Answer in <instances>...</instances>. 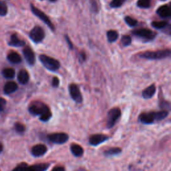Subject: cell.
I'll list each match as a JSON object with an SVG mask.
<instances>
[{"instance_id":"1","label":"cell","mask_w":171,"mask_h":171,"mask_svg":"<svg viewBox=\"0 0 171 171\" xmlns=\"http://www.w3.org/2000/svg\"><path fill=\"white\" fill-rule=\"evenodd\" d=\"M28 110L32 115L35 116H38L40 117V120L43 122H48L52 117V113L49 106L39 101H35L31 104Z\"/></svg>"},{"instance_id":"2","label":"cell","mask_w":171,"mask_h":171,"mask_svg":"<svg viewBox=\"0 0 171 171\" xmlns=\"http://www.w3.org/2000/svg\"><path fill=\"white\" fill-rule=\"evenodd\" d=\"M169 115L167 110L148 112L141 113L138 116V121L143 124H152L163 120Z\"/></svg>"},{"instance_id":"3","label":"cell","mask_w":171,"mask_h":171,"mask_svg":"<svg viewBox=\"0 0 171 171\" xmlns=\"http://www.w3.org/2000/svg\"><path fill=\"white\" fill-rule=\"evenodd\" d=\"M50 167V163H39L29 165L25 163H22L18 164L12 171H46Z\"/></svg>"},{"instance_id":"4","label":"cell","mask_w":171,"mask_h":171,"mask_svg":"<svg viewBox=\"0 0 171 171\" xmlns=\"http://www.w3.org/2000/svg\"><path fill=\"white\" fill-rule=\"evenodd\" d=\"M170 56L169 49L159 50L157 51H147L140 55V57L147 60H162L168 58Z\"/></svg>"},{"instance_id":"5","label":"cell","mask_w":171,"mask_h":171,"mask_svg":"<svg viewBox=\"0 0 171 171\" xmlns=\"http://www.w3.org/2000/svg\"><path fill=\"white\" fill-rule=\"evenodd\" d=\"M40 60L46 69L51 72H56L60 67V61L46 55H40Z\"/></svg>"},{"instance_id":"6","label":"cell","mask_w":171,"mask_h":171,"mask_svg":"<svg viewBox=\"0 0 171 171\" xmlns=\"http://www.w3.org/2000/svg\"><path fill=\"white\" fill-rule=\"evenodd\" d=\"M121 116V110L119 108H113L108 111L106 117V127L111 129L116 125Z\"/></svg>"},{"instance_id":"7","label":"cell","mask_w":171,"mask_h":171,"mask_svg":"<svg viewBox=\"0 0 171 171\" xmlns=\"http://www.w3.org/2000/svg\"><path fill=\"white\" fill-rule=\"evenodd\" d=\"M48 141L53 144H63L69 140V135L65 132H54L48 134Z\"/></svg>"},{"instance_id":"8","label":"cell","mask_w":171,"mask_h":171,"mask_svg":"<svg viewBox=\"0 0 171 171\" xmlns=\"http://www.w3.org/2000/svg\"><path fill=\"white\" fill-rule=\"evenodd\" d=\"M31 9H32V12L34 13L35 15H36L38 18H39L42 22H44L51 29V30L55 31V28L54 26V24L51 23L50 21V18L46 15L45 13L43 12H41V10L38 9L37 8H35L34 5H31Z\"/></svg>"},{"instance_id":"9","label":"cell","mask_w":171,"mask_h":171,"mask_svg":"<svg viewBox=\"0 0 171 171\" xmlns=\"http://www.w3.org/2000/svg\"><path fill=\"white\" fill-rule=\"evenodd\" d=\"M132 34L146 40H152L156 37L157 34L149 29H138L132 32Z\"/></svg>"},{"instance_id":"10","label":"cell","mask_w":171,"mask_h":171,"mask_svg":"<svg viewBox=\"0 0 171 171\" xmlns=\"http://www.w3.org/2000/svg\"><path fill=\"white\" fill-rule=\"evenodd\" d=\"M45 32L44 29L40 26H35L29 33V38L34 42L40 43L44 39Z\"/></svg>"},{"instance_id":"11","label":"cell","mask_w":171,"mask_h":171,"mask_svg":"<svg viewBox=\"0 0 171 171\" xmlns=\"http://www.w3.org/2000/svg\"><path fill=\"white\" fill-rule=\"evenodd\" d=\"M110 137L104 134H92L88 140V142L91 145V146L96 147L100 145V144H102L105 142L106 141L109 140Z\"/></svg>"},{"instance_id":"12","label":"cell","mask_w":171,"mask_h":171,"mask_svg":"<svg viewBox=\"0 0 171 171\" xmlns=\"http://www.w3.org/2000/svg\"><path fill=\"white\" fill-rule=\"evenodd\" d=\"M69 92L71 98L76 103L80 104L83 101V98L78 86L76 84H72L69 86Z\"/></svg>"},{"instance_id":"13","label":"cell","mask_w":171,"mask_h":171,"mask_svg":"<svg viewBox=\"0 0 171 171\" xmlns=\"http://www.w3.org/2000/svg\"><path fill=\"white\" fill-rule=\"evenodd\" d=\"M48 152V147L43 144H35L31 149V154L34 157H43Z\"/></svg>"},{"instance_id":"14","label":"cell","mask_w":171,"mask_h":171,"mask_svg":"<svg viewBox=\"0 0 171 171\" xmlns=\"http://www.w3.org/2000/svg\"><path fill=\"white\" fill-rule=\"evenodd\" d=\"M23 54L28 64L31 66L34 65L35 61V57L33 50L29 47H25L23 50Z\"/></svg>"},{"instance_id":"15","label":"cell","mask_w":171,"mask_h":171,"mask_svg":"<svg viewBox=\"0 0 171 171\" xmlns=\"http://www.w3.org/2000/svg\"><path fill=\"white\" fill-rule=\"evenodd\" d=\"M70 151L75 157H81L84 154V148L80 145L76 143H72L70 145Z\"/></svg>"},{"instance_id":"16","label":"cell","mask_w":171,"mask_h":171,"mask_svg":"<svg viewBox=\"0 0 171 171\" xmlns=\"http://www.w3.org/2000/svg\"><path fill=\"white\" fill-rule=\"evenodd\" d=\"M157 13L159 16L162 18H169L171 14L170 8L168 6H167V5H164V6H162L158 8L157 11Z\"/></svg>"},{"instance_id":"17","label":"cell","mask_w":171,"mask_h":171,"mask_svg":"<svg viewBox=\"0 0 171 171\" xmlns=\"http://www.w3.org/2000/svg\"><path fill=\"white\" fill-rule=\"evenodd\" d=\"M156 90H157L156 86H155L154 84L150 86L142 91V97L144 98V99H150V98H151L154 95L155 92H156Z\"/></svg>"},{"instance_id":"18","label":"cell","mask_w":171,"mask_h":171,"mask_svg":"<svg viewBox=\"0 0 171 171\" xmlns=\"http://www.w3.org/2000/svg\"><path fill=\"white\" fill-rule=\"evenodd\" d=\"M18 84L14 82H8L4 86L3 91L6 94H10L18 90Z\"/></svg>"},{"instance_id":"19","label":"cell","mask_w":171,"mask_h":171,"mask_svg":"<svg viewBox=\"0 0 171 171\" xmlns=\"http://www.w3.org/2000/svg\"><path fill=\"white\" fill-rule=\"evenodd\" d=\"M9 44L11 46H15V47H22L25 45V42L24 40H20L17 35L13 34L10 38Z\"/></svg>"},{"instance_id":"20","label":"cell","mask_w":171,"mask_h":171,"mask_svg":"<svg viewBox=\"0 0 171 171\" xmlns=\"http://www.w3.org/2000/svg\"><path fill=\"white\" fill-rule=\"evenodd\" d=\"M122 152V150L120 147H111L106 149V151L103 152L105 157H112L118 155Z\"/></svg>"},{"instance_id":"21","label":"cell","mask_w":171,"mask_h":171,"mask_svg":"<svg viewBox=\"0 0 171 171\" xmlns=\"http://www.w3.org/2000/svg\"><path fill=\"white\" fill-rule=\"evenodd\" d=\"M18 80L20 84H26L29 80L28 72L25 70H20L18 75Z\"/></svg>"},{"instance_id":"22","label":"cell","mask_w":171,"mask_h":171,"mask_svg":"<svg viewBox=\"0 0 171 171\" xmlns=\"http://www.w3.org/2000/svg\"><path fill=\"white\" fill-rule=\"evenodd\" d=\"M8 60L13 64H19L22 61L21 56L16 52H11L8 56Z\"/></svg>"},{"instance_id":"23","label":"cell","mask_w":171,"mask_h":171,"mask_svg":"<svg viewBox=\"0 0 171 171\" xmlns=\"http://www.w3.org/2000/svg\"><path fill=\"white\" fill-rule=\"evenodd\" d=\"M118 38V34L114 30H110L107 32V38L109 42H115Z\"/></svg>"},{"instance_id":"24","label":"cell","mask_w":171,"mask_h":171,"mask_svg":"<svg viewBox=\"0 0 171 171\" xmlns=\"http://www.w3.org/2000/svg\"><path fill=\"white\" fill-rule=\"evenodd\" d=\"M2 74L6 78L12 79L15 76V70L12 68H5L2 72Z\"/></svg>"},{"instance_id":"25","label":"cell","mask_w":171,"mask_h":171,"mask_svg":"<svg viewBox=\"0 0 171 171\" xmlns=\"http://www.w3.org/2000/svg\"><path fill=\"white\" fill-rule=\"evenodd\" d=\"M14 128H15V131H16V132L20 134H24L25 132V131H26V127H25V126L22 123H20V122L15 123L14 125Z\"/></svg>"},{"instance_id":"26","label":"cell","mask_w":171,"mask_h":171,"mask_svg":"<svg viewBox=\"0 0 171 171\" xmlns=\"http://www.w3.org/2000/svg\"><path fill=\"white\" fill-rule=\"evenodd\" d=\"M151 6V0H138L137 6L141 8H149Z\"/></svg>"},{"instance_id":"27","label":"cell","mask_w":171,"mask_h":171,"mask_svg":"<svg viewBox=\"0 0 171 171\" xmlns=\"http://www.w3.org/2000/svg\"><path fill=\"white\" fill-rule=\"evenodd\" d=\"M167 25V22L165 21H161V22H153L152 23V26L156 29H163Z\"/></svg>"},{"instance_id":"28","label":"cell","mask_w":171,"mask_h":171,"mask_svg":"<svg viewBox=\"0 0 171 171\" xmlns=\"http://www.w3.org/2000/svg\"><path fill=\"white\" fill-rule=\"evenodd\" d=\"M126 0H112L110 3V6L112 8H120L125 2Z\"/></svg>"},{"instance_id":"29","label":"cell","mask_w":171,"mask_h":171,"mask_svg":"<svg viewBox=\"0 0 171 171\" xmlns=\"http://www.w3.org/2000/svg\"><path fill=\"white\" fill-rule=\"evenodd\" d=\"M132 42V38L130 35H123L121 38V43L124 46H128L131 45Z\"/></svg>"},{"instance_id":"30","label":"cell","mask_w":171,"mask_h":171,"mask_svg":"<svg viewBox=\"0 0 171 171\" xmlns=\"http://www.w3.org/2000/svg\"><path fill=\"white\" fill-rule=\"evenodd\" d=\"M8 13V6L6 3L0 1V15H6Z\"/></svg>"},{"instance_id":"31","label":"cell","mask_w":171,"mask_h":171,"mask_svg":"<svg viewBox=\"0 0 171 171\" xmlns=\"http://www.w3.org/2000/svg\"><path fill=\"white\" fill-rule=\"evenodd\" d=\"M124 19H125V22L126 23L129 25V26L131 27H134L135 26V25L137 24L138 22L136 20L134 19L133 18H132L130 16H126L125 17V18H124Z\"/></svg>"},{"instance_id":"32","label":"cell","mask_w":171,"mask_h":171,"mask_svg":"<svg viewBox=\"0 0 171 171\" xmlns=\"http://www.w3.org/2000/svg\"><path fill=\"white\" fill-rule=\"evenodd\" d=\"M6 106V100L3 98H0V112H2Z\"/></svg>"},{"instance_id":"33","label":"cell","mask_w":171,"mask_h":171,"mask_svg":"<svg viewBox=\"0 0 171 171\" xmlns=\"http://www.w3.org/2000/svg\"><path fill=\"white\" fill-rule=\"evenodd\" d=\"M90 4H91V8L92 10L94 12H97L98 11V6L96 0H90Z\"/></svg>"},{"instance_id":"34","label":"cell","mask_w":171,"mask_h":171,"mask_svg":"<svg viewBox=\"0 0 171 171\" xmlns=\"http://www.w3.org/2000/svg\"><path fill=\"white\" fill-rule=\"evenodd\" d=\"M51 83H52V86L54 87L58 88V86H59V84H60V80H59V79L57 77H54Z\"/></svg>"},{"instance_id":"35","label":"cell","mask_w":171,"mask_h":171,"mask_svg":"<svg viewBox=\"0 0 171 171\" xmlns=\"http://www.w3.org/2000/svg\"><path fill=\"white\" fill-rule=\"evenodd\" d=\"M51 171H66V168L62 166H56L51 169Z\"/></svg>"},{"instance_id":"36","label":"cell","mask_w":171,"mask_h":171,"mask_svg":"<svg viewBox=\"0 0 171 171\" xmlns=\"http://www.w3.org/2000/svg\"><path fill=\"white\" fill-rule=\"evenodd\" d=\"M65 38H66V41H67V42L68 43L69 47L70 48V49L73 48V45H72V42H71V41H70V38H68V35H66V37H65Z\"/></svg>"},{"instance_id":"37","label":"cell","mask_w":171,"mask_h":171,"mask_svg":"<svg viewBox=\"0 0 171 171\" xmlns=\"http://www.w3.org/2000/svg\"><path fill=\"white\" fill-rule=\"evenodd\" d=\"M86 54L84 53V52H82L80 53V61H84L86 60Z\"/></svg>"},{"instance_id":"38","label":"cell","mask_w":171,"mask_h":171,"mask_svg":"<svg viewBox=\"0 0 171 171\" xmlns=\"http://www.w3.org/2000/svg\"><path fill=\"white\" fill-rule=\"evenodd\" d=\"M3 145L2 144V142H0V153L3 151Z\"/></svg>"},{"instance_id":"39","label":"cell","mask_w":171,"mask_h":171,"mask_svg":"<svg viewBox=\"0 0 171 171\" xmlns=\"http://www.w3.org/2000/svg\"><path fill=\"white\" fill-rule=\"evenodd\" d=\"M50 2H56L57 0H50Z\"/></svg>"},{"instance_id":"40","label":"cell","mask_w":171,"mask_h":171,"mask_svg":"<svg viewBox=\"0 0 171 171\" xmlns=\"http://www.w3.org/2000/svg\"><path fill=\"white\" fill-rule=\"evenodd\" d=\"M161 1H166V0H161Z\"/></svg>"},{"instance_id":"41","label":"cell","mask_w":171,"mask_h":171,"mask_svg":"<svg viewBox=\"0 0 171 171\" xmlns=\"http://www.w3.org/2000/svg\"><path fill=\"white\" fill-rule=\"evenodd\" d=\"M83 171H86V170H83Z\"/></svg>"},{"instance_id":"42","label":"cell","mask_w":171,"mask_h":171,"mask_svg":"<svg viewBox=\"0 0 171 171\" xmlns=\"http://www.w3.org/2000/svg\"><path fill=\"white\" fill-rule=\"evenodd\" d=\"M0 171H1V170H0Z\"/></svg>"}]
</instances>
